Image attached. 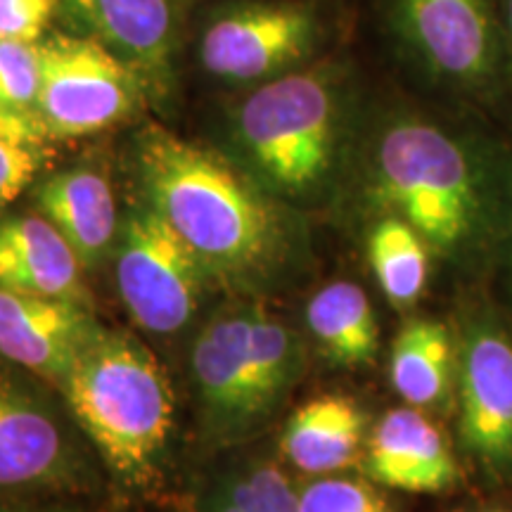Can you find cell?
Segmentation results:
<instances>
[{
	"instance_id": "cell-15",
	"label": "cell",
	"mask_w": 512,
	"mask_h": 512,
	"mask_svg": "<svg viewBox=\"0 0 512 512\" xmlns=\"http://www.w3.org/2000/svg\"><path fill=\"white\" fill-rule=\"evenodd\" d=\"M43 216L64 235L83 268L105 256L117 238V202L98 171L79 166L50 176L36 192Z\"/></svg>"
},
{
	"instance_id": "cell-25",
	"label": "cell",
	"mask_w": 512,
	"mask_h": 512,
	"mask_svg": "<svg viewBox=\"0 0 512 512\" xmlns=\"http://www.w3.org/2000/svg\"><path fill=\"white\" fill-rule=\"evenodd\" d=\"M41 169L38 143L0 140V211L22 195Z\"/></svg>"
},
{
	"instance_id": "cell-11",
	"label": "cell",
	"mask_w": 512,
	"mask_h": 512,
	"mask_svg": "<svg viewBox=\"0 0 512 512\" xmlns=\"http://www.w3.org/2000/svg\"><path fill=\"white\" fill-rule=\"evenodd\" d=\"M98 330L79 302L0 287V356L43 380L60 382Z\"/></svg>"
},
{
	"instance_id": "cell-12",
	"label": "cell",
	"mask_w": 512,
	"mask_h": 512,
	"mask_svg": "<svg viewBox=\"0 0 512 512\" xmlns=\"http://www.w3.org/2000/svg\"><path fill=\"white\" fill-rule=\"evenodd\" d=\"M363 470L377 486L406 494H441L460 482L446 434L420 408H394L377 420L363 448Z\"/></svg>"
},
{
	"instance_id": "cell-3",
	"label": "cell",
	"mask_w": 512,
	"mask_h": 512,
	"mask_svg": "<svg viewBox=\"0 0 512 512\" xmlns=\"http://www.w3.org/2000/svg\"><path fill=\"white\" fill-rule=\"evenodd\" d=\"M57 387L112 475L145 489L159 472L176 413L157 356L128 332L100 328Z\"/></svg>"
},
{
	"instance_id": "cell-24",
	"label": "cell",
	"mask_w": 512,
	"mask_h": 512,
	"mask_svg": "<svg viewBox=\"0 0 512 512\" xmlns=\"http://www.w3.org/2000/svg\"><path fill=\"white\" fill-rule=\"evenodd\" d=\"M226 489L247 512H299V491L285 472L271 463L252 465L245 475L230 479Z\"/></svg>"
},
{
	"instance_id": "cell-28",
	"label": "cell",
	"mask_w": 512,
	"mask_h": 512,
	"mask_svg": "<svg viewBox=\"0 0 512 512\" xmlns=\"http://www.w3.org/2000/svg\"><path fill=\"white\" fill-rule=\"evenodd\" d=\"M197 512H247V508L230 494L226 486H223L221 491L204 496L202 501L197 503Z\"/></svg>"
},
{
	"instance_id": "cell-22",
	"label": "cell",
	"mask_w": 512,
	"mask_h": 512,
	"mask_svg": "<svg viewBox=\"0 0 512 512\" xmlns=\"http://www.w3.org/2000/svg\"><path fill=\"white\" fill-rule=\"evenodd\" d=\"M41 91V43L0 38V105L34 114Z\"/></svg>"
},
{
	"instance_id": "cell-32",
	"label": "cell",
	"mask_w": 512,
	"mask_h": 512,
	"mask_svg": "<svg viewBox=\"0 0 512 512\" xmlns=\"http://www.w3.org/2000/svg\"><path fill=\"white\" fill-rule=\"evenodd\" d=\"M467 512H512L510 508H479V510H467Z\"/></svg>"
},
{
	"instance_id": "cell-20",
	"label": "cell",
	"mask_w": 512,
	"mask_h": 512,
	"mask_svg": "<svg viewBox=\"0 0 512 512\" xmlns=\"http://www.w3.org/2000/svg\"><path fill=\"white\" fill-rule=\"evenodd\" d=\"M430 247L399 216L384 214L370 228L368 259L375 280L394 309L406 311L420 302L430 278Z\"/></svg>"
},
{
	"instance_id": "cell-4",
	"label": "cell",
	"mask_w": 512,
	"mask_h": 512,
	"mask_svg": "<svg viewBox=\"0 0 512 512\" xmlns=\"http://www.w3.org/2000/svg\"><path fill=\"white\" fill-rule=\"evenodd\" d=\"M235 131L268 185L292 197L316 195L342 145V88L325 69L275 76L242 102Z\"/></svg>"
},
{
	"instance_id": "cell-30",
	"label": "cell",
	"mask_w": 512,
	"mask_h": 512,
	"mask_svg": "<svg viewBox=\"0 0 512 512\" xmlns=\"http://www.w3.org/2000/svg\"><path fill=\"white\" fill-rule=\"evenodd\" d=\"M0 512H83V510L62 508V505H43V508H24V505H8V508H0Z\"/></svg>"
},
{
	"instance_id": "cell-23",
	"label": "cell",
	"mask_w": 512,
	"mask_h": 512,
	"mask_svg": "<svg viewBox=\"0 0 512 512\" xmlns=\"http://www.w3.org/2000/svg\"><path fill=\"white\" fill-rule=\"evenodd\" d=\"M299 512H392V508L366 479L325 475L302 486Z\"/></svg>"
},
{
	"instance_id": "cell-18",
	"label": "cell",
	"mask_w": 512,
	"mask_h": 512,
	"mask_svg": "<svg viewBox=\"0 0 512 512\" xmlns=\"http://www.w3.org/2000/svg\"><path fill=\"white\" fill-rule=\"evenodd\" d=\"M389 380L413 408H444L458 384V339L446 323L413 318L392 344Z\"/></svg>"
},
{
	"instance_id": "cell-21",
	"label": "cell",
	"mask_w": 512,
	"mask_h": 512,
	"mask_svg": "<svg viewBox=\"0 0 512 512\" xmlns=\"http://www.w3.org/2000/svg\"><path fill=\"white\" fill-rule=\"evenodd\" d=\"M297 339L280 318L264 306H252L249 320V377H252V408L266 413L278 396L290 387L299 368Z\"/></svg>"
},
{
	"instance_id": "cell-10",
	"label": "cell",
	"mask_w": 512,
	"mask_h": 512,
	"mask_svg": "<svg viewBox=\"0 0 512 512\" xmlns=\"http://www.w3.org/2000/svg\"><path fill=\"white\" fill-rule=\"evenodd\" d=\"M79 463L60 420L27 382L0 368V494L69 489Z\"/></svg>"
},
{
	"instance_id": "cell-5",
	"label": "cell",
	"mask_w": 512,
	"mask_h": 512,
	"mask_svg": "<svg viewBox=\"0 0 512 512\" xmlns=\"http://www.w3.org/2000/svg\"><path fill=\"white\" fill-rule=\"evenodd\" d=\"M392 24L415 64L448 91L494 100L508 81L498 0H392Z\"/></svg>"
},
{
	"instance_id": "cell-14",
	"label": "cell",
	"mask_w": 512,
	"mask_h": 512,
	"mask_svg": "<svg viewBox=\"0 0 512 512\" xmlns=\"http://www.w3.org/2000/svg\"><path fill=\"white\" fill-rule=\"evenodd\" d=\"M81 261L46 216L0 221V287L83 304Z\"/></svg>"
},
{
	"instance_id": "cell-7",
	"label": "cell",
	"mask_w": 512,
	"mask_h": 512,
	"mask_svg": "<svg viewBox=\"0 0 512 512\" xmlns=\"http://www.w3.org/2000/svg\"><path fill=\"white\" fill-rule=\"evenodd\" d=\"M138 72L95 38L62 36L41 43L36 117L48 136L81 138L133 112Z\"/></svg>"
},
{
	"instance_id": "cell-13",
	"label": "cell",
	"mask_w": 512,
	"mask_h": 512,
	"mask_svg": "<svg viewBox=\"0 0 512 512\" xmlns=\"http://www.w3.org/2000/svg\"><path fill=\"white\" fill-rule=\"evenodd\" d=\"M249 320L252 306L216 313L192 344L190 368L195 387L207 413L221 425L254 418Z\"/></svg>"
},
{
	"instance_id": "cell-27",
	"label": "cell",
	"mask_w": 512,
	"mask_h": 512,
	"mask_svg": "<svg viewBox=\"0 0 512 512\" xmlns=\"http://www.w3.org/2000/svg\"><path fill=\"white\" fill-rule=\"evenodd\" d=\"M48 136L41 119L36 114L8 110L0 105V140H24V143H41Z\"/></svg>"
},
{
	"instance_id": "cell-8",
	"label": "cell",
	"mask_w": 512,
	"mask_h": 512,
	"mask_svg": "<svg viewBox=\"0 0 512 512\" xmlns=\"http://www.w3.org/2000/svg\"><path fill=\"white\" fill-rule=\"evenodd\" d=\"M204 261L155 207L140 209L117 249V287L140 328L171 335L197 311Z\"/></svg>"
},
{
	"instance_id": "cell-31",
	"label": "cell",
	"mask_w": 512,
	"mask_h": 512,
	"mask_svg": "<svg viewBox=\"0 0 512 512\" xmlns=\"http://www.w3.org/2000/svg\"><path fill=\"white\" fill-rule=\"evenodd\" d=\"M505 264H508V273H510V294H512V240H510L508 254H505Z\"/></svg>"
},
{
	"instance_id": "cell-2",
	"label": "cell",
	"mask_w": 512,
	"mask_h": 512,
	"mask_svg": "<svg viewBox=\"0 0 512 512\" xmlns=\"http://www.w3.org/2000/svg\"><path fill=\"white\" fill-rule=\"evenodd\" d=\"M138 169L150 207L207 266L245 273L278 252L273 207L214 152L150 126L138 138Z\"/></svg>"
},
{
	"instance_id": "cell-16",
	"label": "cell",
	"mask_w": 512,
	"mask_h": 512,
	"mask_svg": "<svg viewBox=\"0 0 512 512\" xmlns=\"http://www.w3.org/2000/svg\"><path fill=\"white\" fill-rule=\"evenodd\" d=\"M366 413L344 394H323L292 413L283 453L306 475H335L354 465L366 448Z\"/></svg>"
},
{
	"instance_id": "cell-26",
	"label": "cell",
	"mask_w": 512,
	"mask_h": 512,
	"mask_svg": "<svg viewBox=\"0 0 512 512\" xmlns=\"http://www.w3.org/2000/svg\"><path fill=\"white\" fill-rule=\"evenodd\" d=\"M53 10L55 0H0V38L38 43Z\"/></svg>"
},
{
	"instance_id": "cell-19",
	"label": "cell",
	"mask_w": 512,
	"mask_h": 512,
	"mask_svg": "<svg viewBox=\"0 0 512 512\" xmlns=\"http://www.w3.org/2000/svg\"><path fill=\"white\" fill-rule=\"evenodd\" d=\"M306 325L337 368H363L380 351V325L361 285L335 280L313 294Z\"/></svg>"
},
{
	"instance_id": "cell-6",
	"label": "cell",
	"mask_w": 512,
	"mask_h": 512,
	"mask_svg": "<svg viewBox=\"0 0 512 512\" xmlns=\"http://www.w3.org/2000/svg\"><path fill=\"white\" fill-rule=\"evenodd\" d=\"M456 389L460 448L489 479L512 482V330L491 306H467Z\"/></svg>"
},
{
	"instance_id": "cell-9",
	"label": "cell",
	"mask_w": 512,
	"mask_h": 512,
	"mask_svg": "<svg viewBox=\"0 0 512 512\" xmlns=\"http://www.w3.org/2000/svg\"><path fill=\"white\" fill-rule=\"evenodd\" d=\"M320 36L316 12L292 3H252L221 12L200 38V60L223 81L285 74L311 55Z\"/></svg>"
},
{
	"instance_id": "cell-1",
	"label": "cell",
	"mask_w": 512,
	"mask_h": 512,
	"mask_svg": "<svg viewBox=\"0 0 512 512\" xmlns=\"http://www.w3.org/2000/svg\"><path fill=\"white\" fill-rule=\"evenodd\" d=\"M368 195L467 278H482L508 254L512 147L475 121L389 117L370 143Z\"/></svg>"
},
{
	"instance_id": "cell-17",
	"label": "cell",
	"mask_w": 512,
	"mask_h": 512,
	"mask_svg": "<svg viewBox=\"0 0 512 512\" xmlns=\"http://www.w3.org/2000/svg\"><path fill=\"white\" fill-rule=\"evenodd\" d=\"M102 43L138 74L169 72L176 0H69Z\"/></svg>"
},
{
	"instance_id": "cell-29",
	"label": "cell",
	"mask_w": 512,
	"mask_h": 512,
	"mask_svg": "<svg viewBox=\"0 0 512 512\" xmlns=\"http://www.w3.org/2000/svg\"><path fill=\"white\" fill-rule=\"evenodd\" d=\"M501 3V27L505 43V62H508V81H512V0H498Z\"/></svg>"
}]
</instances>
